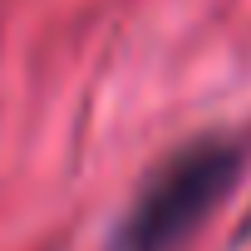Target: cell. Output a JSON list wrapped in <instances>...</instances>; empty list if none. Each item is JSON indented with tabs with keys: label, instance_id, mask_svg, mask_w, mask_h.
Here are the masks:
<instances>
[{
	"label": "cell",
	"instance_id": "obj_1",
	"mask_svg": "<svg viewBox=\"0 0 251 251\" xmlns=\"http://www.w3.org/2000/svg\"><path fill=\"white\" fill-rule=\"evenodd\" d=\"M246 163V148L226 133H207L182 143L173 158H163L133 207L123 212L113 231V251H177L236 187Z\"/></svg>",
	"mask_w": 251,
	"mask_h": 251
}]
</instances>
